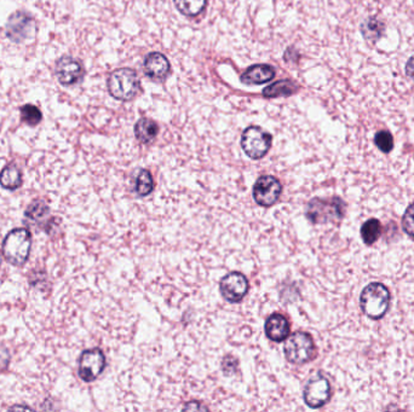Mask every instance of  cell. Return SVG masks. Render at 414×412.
Listing matches in <instances>:
<instances>
[{"mask_svg":"<svg viewBox=\"0 0 414 412\" xmlns=\"http://www.w3.org/2000/svg\"><path fill=\"white\" fill-rule=\"evenodd\" d=\"M332 394L330 383L321 373L314 375L305 387L303 399L309 408H320L328 403Z\"/></svg>","mask_w":414,"mask_h":412,"instance_id":"obj_7","label":"cell"},{"mask_svg":"<svg viewBox=\"0 0 414 412\" xmlns=\"http://www.w3.org/2000/svg\"><path fill=\"white\" fill-rule=\"evenodd\" d=\"M158 125L150 118H141L137 121L135 126V136L143 144H148L150 142L154 141L158 136Z\"/></svg>","mask_w":414,"mask_h":412,"instance_id":"obj_16","label":"cell"},{"mask_svg":"<svg viewBox=\"0 0 414 412\" xmlns=\"http://www.w3.org/2000/svg\"><path fill=\"white\" fill-rule=\"evenodd\" d=\"M0 265H1V254H0Z\"/></svg>","mask_w":414,"mask_h":412,"instance_id":"obj_30","label":"cell"},{"mask_svg":"<svg viewBox=\"0 0 414 412\" xmlns=\"http://www.w3.org/2000/svg\"><path fill=\"white\" fill-rule=\"evenodd\" d=\"M402 228L408 236L414 237V203L406 210L402 219Z\"/></svg>","mask_w":414,"mask_h":412,"instance_id":"obj_26","label":"cell"},{"mask_svg":"<svg viewBox=\"0 0 414 412\" xmlns=\"http://www.w3.org/2000/svg\"><path fill=\"white\" fill-rule=\"evenodd\" d=\"M382 230H383V228H382V224H380L379 220H367L361 228V237L363 242H365V245H367V246L375 245V242L378 241L380 235H382Z\"/></svg>","mask_w":414,"mask_h":412,"instance_id":"obj_21","label":"cell"},{"mask_svg":"<svg viewBox=\"0 0 414 412\" xmlns=\"http://www.w3.org/2000/svg\"><path fill=\"white\" fill-rule=\"evenodd\" d=\"M250 289L247 277L241 272H230L220 282V293L225 301L238 303L243 301Z\"/></svg>","mask_w":414,"mask_h":412,"instance_id":"obj_9","label":"cell"},{"mask_svg":"<svg viewBox=\"0 0 414 412\" xmlns=\"http://www.w3.org/2000/svg\"><path fill=\"white\" fill-rule=\"evenodd\" d=\"M272 143H273L272 135L258 126L247 128L241 137V148L243 153L252 160H260L265 158L272 148Z\"/></svg>","mask_w":414,"mask_h":412,"instance_id":"obj_6","label":"cell"},{"mask_svg":"<svg viewBox=\"0 0 414 412\" xmlns=\"http://www.w3.org/2000/svg\"><path fill=\"white\" fill-rule=\"evenodd\" d=\"M315 342L312 335L305 331H297L287 338L283 353L287 362L291 364H307L315 357Z\"/></svg>","mask_w":414,"mask_h":412,"instance_id":"obj_4","label":"cell"},{"mask_svg":"<svg viewBox=\"0 0 414 412\" xmlns=\"http://www.w3.org/2000/svg\"><path fill=\"white\" fill-rule=\"evenodd\" d=\"M84 68L78 60L65 56L56 63V76L65 86H73L84 78Z\"/></svg>","mask_w":414,"mask_h":412,"instance_id":"obj_12","label":"cell"},{"mask_svg":"<svg viewBox=\"0 0 414 412\" xmlns=\"http://www.w3.org/2000/svg\"><path fill=\"white\" fill-rule=\"evenodd\" d=\"M0 185L6 190H18L22 185V173L15 165H8L0 172Z\"/></svg>","mask_w":414,"mask_h":412,"instance_id":"obj_17","label":"cell"},{"mask_svg":"<svg viewBox=\"0 0 414 412\" xmlns=\"http://www.w3.org/2000/svg\"><path fill=\"white\" fill-rule=\"evenodd\" d=\"M390 291L383 283H370L362 290L360 306L366 316L370 320L383 318L390 306Z\"/></svg>","mask_w":414,"mask_h":412,"instance_id":"obj_2","label":"cell"},{"mask_svg":"<svg viewBox=\"0 0 414 412\" xmlns=\"http://www.w3.org/2000/svg\"><path fill=\"white\" fill-rule=\"evenodd\" d=\"M298 91V85L292 80H281L278 83L269 85L263 91V96L267 98H276V97L292 96Z\"/></svg>","mask_w":414,"mask_h":412,"instance_id":"obj_19","label":"cell"},{"mask_svg":"<svg viewBox=\"0 0 414 412\" xmlns=\"http://www.w3.org/2000/svg\"><path fill=\"white\" fill-rule=\"evenodd\" d=\"M275 69L269 64H255L241 75V83L246 85H262L274 79Z\"/></svg>","mask_w":414,"mask_h":412,"instance_id":"obj_15","label":"cell"},{"mask_svg":"<svg viewBox=\"0 0 414 412\" xmlns=\"http://www.w3.org/2000/svg\"><path fill=\"white\" fill-rule=\"evenodd\" d=\"M36 32V23L29 13L16 11L6 23V36L13 43H22L31 38Z\"/></svg>","mask_w":414,"mask_h":412,"instance_id":"obj_11","label":"cell"},{"mask_svg":"<svg viewBox=\"0 0 414 412\" xmlns=\"http://www.w3.org/2000/svg\"><path fill=\"white\" fill-rule=\"evenodd\" d=\"M281 181L273 176H262L253 185V200L257 205L265 208L274 206L281 196Z\"/></svg>","mask_w":414,"mask_h":412,"instance_id":"obj_8","label":"cell"},{"mask_svg":"<svg viewBox=\"0 0 414 412\" xmlns=\"http://www.w3.org/2000/svg\"><path fill=\"white\" fill-rule=\"evenodd\" d=\"M48 215H49V206L43 200H34L27 208L26 217L33 221L44 220Z\"/></svg>","mask_w":414,"mask_h":412,"instance_id":"obj_23","label":"cell"},{"mask_svg":"<svg viewBox=\"0 0 414 412\" xmlns=\"http://www.w3.org/2000/svg\"><path fill=\"white\" fill-rule=\"evenodd\" d=\"M345 203L340 198H313L309 202L305 217L313 224H328L342 219Z\"/></svg>","mask_w":414,"mask_h":412,"instance_id":"obj_3","label":"cell"},{"mask_svg":"<svg viewBox=\"0 0 414 412\" xmlns=\"http://www.w3.org/2000/svg\"><path fill=\"white\" fill-rule=\"evenodd\" d=\"M10 363V353L9 350L0 343V370H4L8 368Z\"/></svg>","mask_w":414,"mask_h":412,"instance_id":"obj_28","label":"cell"},{"mask_svg":"<svg viewBox=\"0 0 414 412\" xmlns=\"http://www.w3.org/2000/svg\"><path fill=\"white\" fill-rule=\"evenodd\" d=\"M178 11L188 18H194L206 8L207 0H173Z\"/></svg>","mask_w":414,"mask_h":412,"instance_id":"obj_22","label":"cell"},{"mask_svg":"<svg viewBox=\"0 0 414 412\" xmlns=\"http://www.w3.org/2000/svg\"><path fill=\"white\" fill-rule=\"evenodd\" d=\"M265 333L270 341L283 342L291 334V324L286 317L273 313L265 320Z\"/></svg>","mask_w":414,"mask_h":412,"instance_id":"obj_13","label":"cell"},{"mask_svg":"<svg viewBox=\"0 0 414 412\" xmlns=\"http://www.w3.org/2000/svg\"><path fill=\"white\" fill-rule=\"evenodd\" d=\"M375 143L380 151L388 153L394 149V137L389 131H379L375 136Z\"/></svg>","mask_w":414,"mask_h":412,"instance_id":"obj_25","label":"cell"},{"mask_svg":"<svg viewBox=\"0 0 414 412\" xmlns=\"http://www.w3.org/2000/svg\"><path fill=\"white\" fill-rule=\"evenodd\" d=\"M133 190L140 198H146L154 190V179L148 170H140L137 172Z\"/></svg>","mask_w":414,"mask_h":412,"instance_id":"obj_20","label":"cell"},{"mask_svg":"<svg viewBox=\"0 0 414 412\" xmlns=\"http://www.w3.org/2000/svg\"><path fill=\"white\" fill-rule=\"evenodd\" d=\"M108 91L115 99L131 101L140 91V79L136 71L128 68L113 71L108 79Z\"/></svg>","mask_w":414,"mask_h":412,"instance_id":"obj_5","label":"cell"},{"mask_svg":"<svg viewBox=\"0 0 414 412\" xmlns=\"http://www.w3.org/2000/svg\"><path fill=\"white\" fill-rule=\"evenodd\" d=\"M106 355L100 348H90L83 352L79 358L78 373L86 383L93 382L106 368Z\"/></svg>","mask_w":414,"mask_h":412,"instance_id":"obj_10","label":"cell"},{"mask_svg":"<svg viewBox=\"0 0 414 412\" xmlns=\"http://www.w3.org/2000/svg\"><path fill=\"white\" fill-rule=\"evenodd\" d=\"M361 34L366 40H368L370 43H375L377 40L380 39L385 31V25L382 22L379 18H366L365 21L361 23Z\"/></svg>","mask_w":414,"mask_h":412,"instance_id":"obj_18","label":"cell"},{"mask_svg":"<svg viewBox=\"0 0 414 412\" xmlns=\"http://www.w3.org/2000/svg\"><path fill=\"white\" fill-rule=\"evenodd\" d=\"M405 71L406 75L414 81V55L406 63Z\"/></svg>","mask_w":414,"mask_h":412,"instance_id":"obj_29","label":"cell"},{"mask_svg":"<svg viewBox=\"0 0 414 412\" xmlns=\"http://www.w3.org/2000/svg\"><path fill=\"white\" fill-rule=\"evenodd\" d=\"M238 366V359H236L235 357H233V355H225V358H223V360H222V370H223V373H225V375H228V376L235 373Z\"/></svg>","mask_w":414,"mask_h":412,"instance_id":"obj_27","label":"cell"},{"mask_svg":"<svg viewBox=\"0 0 414 412\" xmlns=\"http://www.w3.org/2000/svg\"><path fill=\"white\" fill-rule=\"evenodd\" d=\"M43 114L39 108L33 104H26L21 108V120L29 126H36L41 121Z\"/></svg>","mask_w":414,"mask_h":412,"instance_id":"obj_24","label":"cell"},{"mask_svg":"<svg viewBox=\"0 0 414 412\" xmlns=\"http://www.w3.org/2000/svg\"><path fill=\"white\" fill-rule=\"evenodd\" d=\"M32 248V233L27 228H15L5 236L3 255L13 266H23L29 258Z\"/></svg>","mask_w":414,"mask_h":412,"instance_id":"obj_1","label":"cell"},{"mask_svg":"<svg viewBox=\"0 0 414 412\" xmlns=\"http://www.w3.org/2000/svg\"><path fill=\"white\" fill-rule=\"evenodd\" d=\"M145 73L152 80L163 81L170 73V62L163 53H149L145 60Z\"/></svg>","mask_w":414,"mask_h":412,"instance_id":"obj_14","label":"cell"}]
</instances>
